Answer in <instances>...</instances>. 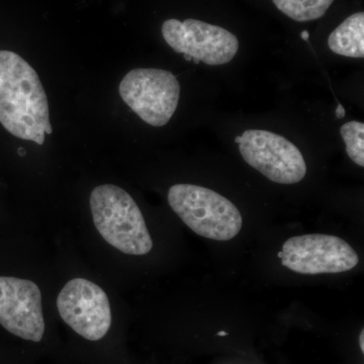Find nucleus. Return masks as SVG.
<instances>
[{"mask_svg": "<svg viewBox=\"0 0 364 364\" xmlns=\"http://www.w3.org/2000/svg\"><path fill=\"white\" fill-rule=\"evenodd\" d=\"M0 124L16 138L38 145L53 132L39 75L23 57L7 50H0Z\"/></svg>", "mask_w": 364, "mask_h": 364, "instance_id": "f257e3e1", "label": "nucleus"}, {"mask_svg": "<svg viewBox=\"0 0 364 364\" xmlns=\"http://www.w3.org/2000/svg\"><path fill=\"white\" fill-rule=\"evenodd\" d=\"M93 224L107 244L128 255L143 256L153 249L147 225L134 198L114 184H102L90 193Z\"/></svg>", "mask_w": 364, "mask_h": 364, "instance_id": "f03ea898", "label": "nucleus"}, {"mask_svg": "<svg viewBox=\"0 0 364 364\" xmlns=\"http://www.w3.org/2000/svg\"><path fill=\"white\" fill-rule=\"evenodd\" d=\"M172 210L198 236L229 241L241 231L243 219L231 200L212 189L193 184H176L169 188Z\"/></svg>", "mask_w": 364, "mask_h": 364, "instance_id": "7ed1b4c3", "label": "nucleus"}, {"mask_svg": "<svg viewBox=\"0 0 364 364\" xmlns=\"http://www.w3.org/2000/svg\"><path fill=\"white\" fill-rule=\"evenodd\" d=\"M119 91L126 105L153 127L169 123L181 97L176 76L161 69H134L124 76Z\"/></svg>", "mask_w": 364, "mask_h": 364, "instance_id": "20e7f679", "label": "nucleus"}, {"mask_svg": "<svg viewBox=\"0 0 364 364\" xmlns=\"http://www.w3.org/2000/svg\"><path fill=\"white\" fill-rule=\"evenodd\" d=\"M244 161L269 181L294 184L303 181L306 164L296 145L265 130H247L235 138Z\"/></svg>", "mask_w": 364, "mask_h": 364, "instance_id": "39448f33", "label": "nucleus"}, {"mask_svg": "<svg viewBox=\"0 0 364 364\" xmlns=\"http://www.w3.org/2000/svg\"><path fill=\"white\" fill-rule=\"evenodd\" d=\"M279 257L287 269L309 275L349 272L359 262L358 253L346 241L325 234L291 237Z\"/></svg>", "mask_w": 364, "mask_h": 364, "instance_id": "423d86ee", "label": "nucleus"}, {"mask_svg": "<svg viewBox=\"0 0 364 364\" xmlns=\"http://www.w3.org/2000/svg\"><path fill=\"white\" fill-rule=\"evenodd\" d=\"M60 317L87 341L104 339L112 327V315L104 289L85 279L69 280L57 298Z\"/></svg>", "mask_w": 364, "mask_h": 364, "instance_id": "0eeeda50", "label": "nucleus"}, {"mask_svg": "<svg viewBox=\"0 0 364 364\" xmlns=\"http://www.w3.org/2000/svg\"><path fill=\"white\" fill-rule=\"evenodd\" d=\"M162 35L174 51L208 65L229 63L239 50V41L233 33L193 18L164 21Z\"/></svg>", "mask_w": 364, "mask_h": 364, "instance_id": "6e6552de", "label": "nucleus"}, {"mask_svg": "<svg viewBox=\"0 0 364 364\" xmlns=\"http://www.w3.org/2000/svg\"><path fill=\"white\" fill-rule=\"evenodd\" d=\"M0 325L18 338L42 341L46 330L42 294L35 282L0 277Z\"/></svg>", "mask_w": 364, "mask_h": 364, "instance_id": "1a4fd4ad", "label": "nucleus"}, {"mask_svg": "<svg viewBox=\"0 0 364 364\" xmlns=\"http://www.w3.org/2000/svg\"><path fill=\"white\" fill-rule=\"evenodd\" d=\"M328 46L340 56L363 58L364 14H354L347 18L329 36Z\"/></svg>", "mask_w": 364, "mask_h": 364, "instance_id": "9d476101", "label": "nucleus"}, {"mask_svg": "<svg viewBox=\"0 0 364 364\" xmlns=\"http://www.w3.org/2000/svg\"><path fill=\"white\" fill-rule=\"evenodd\" d=\"M282 14L296 21H310L322 18L334 0H272Z\"/></svg>", "mask_w": 364, "mask_h": 364, "instance_id": "9b49d317", "label": "nucleus"}, {"mask_svg": "<svg viewBox=\"0 0 364 364\" xmlns=\"http://www.w3.org/2000/svg\"><path fill=\"white\" fill-rule=\"evenodd\" d=\"M341 136L346 145V153L349 158L358 164L364 166V124L352 121L341 127Z\"/></svg>", "mask_w": 364, "mask_h": 364, "instance_id": "f8f14e48", "label": "nucleus"}, {"mask_svg": "<svg viewBox=\"0 0 364 364\" xmlns=\"http://www.w3.org/2000/svg\"><path fill=\"white\" fill-rule=\"evenodd\" d=\"M344 116H345L344 107H342L341 105H338V107H337V109H336V117H338V119H342V117H344Z\"/></svg>", "mask_w": 364, "mask_h": 364, "instance_id": "ddd939ff", "label": "nucleus"}, {"mask_svg": "<svg viewBox=\"0 0 364 364\" xmlns=\"http://www.w3.org/2000/svg\"><path fill=\"white\" fill-rule=\"evenodd\" d=\"M359 345H360L361 351L364 352V331H361L360 337H359Z\"/></svg>", "mask_w": 364, "mask_h": 364, "instance_id": "4468645a", "label": "nucleus"}, {"mask_svg": "<svg viewBox=\"0 0 364 364\" xmlns=\"http://www.w3.org/2000/svg\"><path fill=\"white\" fill-rule=\"evenodd\" d=\"M301 36L304 40L308 41L309 37H310V33H309V32H306V31H304V32L301 33Z\"/></svg>", "mask_w": 364, "mask_h": 364, "instance_id": "2eb2a0df", "label": "nucleus"}, {"mask_svg": "<svg viewBox=\"0 0 364 364\" xmlns=\"http://www.w3.org/2000/svg\"><path fill=\"white\" fill-rule=\"evenodd\" d=\"M227 335H228V333L224 332V331L218 333V336H227Z\"/></svg>", "mask_w": 364, "mask_h": 364, "instance_id": "dca6fc26", "label": "nucleus"}]
</instances>
